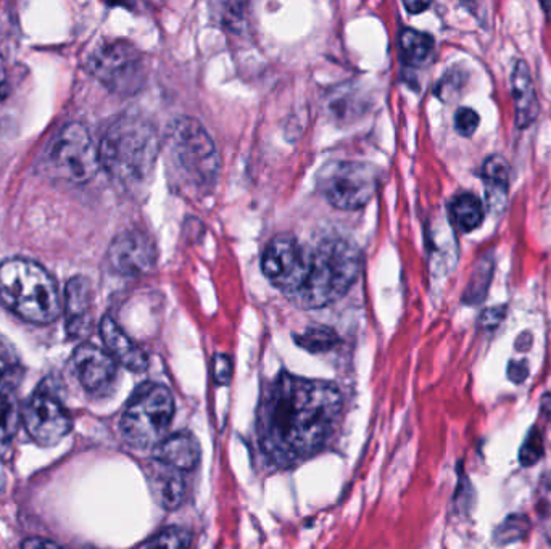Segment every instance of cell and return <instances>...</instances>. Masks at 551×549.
<instances>
[{
    "instance_id": "1",
    "label": "cell",
    "mask_w": 551,
    "mask_h": 549,
    "mask_svg": "<svg viewBox=\"0 0 551 549\" xmlns=\"http://www.w3.org/2000/svg\"><path fill=\"white\" fill-rule=\"evenodd\" d=\"M342 411V395L324 380L282 372L261 395L257 432L261 451L278 466L308 458L324 445Z\"/></svg>"
},
{
    "instance_id": "2",
    "label": "cell",
    "mask_w": 551,
    "mask_h": 549,
    "mask_svg": "<svg viewBox=\"0 0 551 549\" xmlns=\"http://www.w3.org/2000/svg\"><path fill=\"white\" fill-rule=\"evenodd\" d=\"M160 137L157 129L141 116H120L100 139V168L118 186L139 192L152 181Z\"/></svg>"
},
{
    "instance_id": "3",
    "label": "cell",
    "mask_w": 551,
    "mask_h": 549,
    "mask_svg": "<svg viewBox=\"0 0 551 549\" xmlns=\"http://www.w3.org/2000/svg\"><path fill=\"white\" fill-rule=\"evenodd\" d=\"M166 171L174 189L189 197H205L215 189L220 174V153L199 121L181 116L165 137Z\"/></svg>"
},
{
    "instance_id": "4",
    "label": "cell",
    "mask_w": 551,
    "mask_h": 549,
    "mask_svg": "<svg viewBox=\"0 0 551 549\" xmlns=\"http://www.w3.org/2000/svg\"><path fill=\"white\" fill-rule=\"evenodd\" d=\"M361 253L342 237L324 239L308 250L307 273L290 298L303 310H319L339 302L357 282Z\"/></svg>"
},
{
    "instance_id": "5",
    "label": "cell",
    "mask_w": 551,
    "mask_h": 549,
    "mask_svg": "<svg viewBox=\"0 0 551 549\" xmlns=\"http://www.w3.org/2000/svg\"><path fill=\"white\" fill-rule=\"evenodd\" d=\"M0 302L33 324H50L63 310L54 277L26 258H12L0 265Z\"/></svg>"
},
{
    "instance_id": "6",
    "label": "cell",
    "mask_w": 551,
    "mask_h": 549,
    "mask_svg": "<svg viewBox=\"0 0 551 549\" xmlns=\"http://www.w3.org/2000/svg\"><path fill=\"white\" fill-rule=\"evenodd\" d=\"M38 168L54 181L86 184L99 173V145L84 124H65L44 145Z\"/></svg>"
},
{
    "instance_id": "7",
    "label": "cell",
    "mask_w": 551,
    "mask_h": 549,
    "mask_svg": "<svg viewBox=\"0 0 551 549\" xmlns=\"http://www.w3.org/2000/svg\"><path fill=\"white\" fill-rule=\"evenodd\" d=\"M173 416V393L165 385L142 384L121 414V437L134 448H155L165 440Z\"/></svg>"
},
{
    "instance_id": "8",
    "label": "cell",
    "mask_w": 551,
    "mask_h": 549,
    "mask_svg": "<svg viewBox=\"0 0 551 549\" xmlns=\"http://www.w3.org/2000/svg\"><path fill=\"white\" fill-rule=\"evenodd\" d=\"M379 173L357 160H332L316 174V189L332 207L353 211L366 207L376 195Z\"/></svg>"
},
{
    "instance_id": "9",
    "label": "cell",
    "mask_w": 551,
    "mask_h": 549,
    "mask_svg": "<svg viewBox=\"0 0 551 549\" xmlns=\"http://www.w3.org/2000/svg\"><path fill=\"white\" fill-rule=\"evenodd\" d=\"M87 70L108 91L133 95L147 81L144 57L125 39H112L100 44L87 58Z\"/></svg>"
},
{
    "instance_id": "10",
    "label": "cell",
    "mask_w": 551,
    "mask_h": 549,
    "mask_svg": "<svg viewBox=\"0 0 551 549\" xmlns=\"http://www.w3.org/2000/svg\"><path fill=\"white\" fill-rule=\"evenodd\" d=\"M308 248L290 234L273 237L261 255V269L266 279L290 297L299 289L307 273Z\"/></svg>"
},
{
    "instance_id": "11",
    "label": "cell",
    "mask_w": 551,
    "mask_h": 549,
    "mask_svg": "<svg viewBox=\"0 0 551 549\" xmlns=\"http://www.w3.org/2000/svg\"><path fill=\"white\" fill-rule=\"evenodd\" d=\"M21 422L29 437L42 446H55L70 434L73 419L49 390H36L21 408Z\"/></svg>"
},
{
    "instance_id": "12",
    "label": "cell",
    "mask_w": 551,
    "mask_h": 549,
    "mask_svg": "<svg viewBox=\"0 0 551 549\" xmlns=\"http://www.w3.org/2000/svg\"><path fill=\"white\" fill-rule=\"evenodd\" d=\"M157 247L149 234L142 231H125L118 234L108 247L110 268L123 277L145 276L157 265Z\"/></svg>"
},
{
    "instance_id": "13",
    "label": "cell",
    "mask_w": 551,
    "mask_h": 549,
    "mask_svg": "<svg viewBox=\"0 0 551 549\" xmlns=\"http://www.w3.org/2000/svg\"><path fill=\"white\" fill-rule=\"evenodd\" d=\"M71 364L79 384L91 395H104L115 384L116 361L108 351L92 343H81L73 353Z\"/></svg>"
},
{
    "instance_id": "14",
    "label": "cell",
    "mask_w": 551,
    "mask_h": 549,
    "mask_svg": "<svg viewBox=\"0 0 551 549\" xmlns=\"http://www.w3.org/2000/svg\"><path fill=\"white\" fill-rule=\"evenodd\" d=\"M63 316L71 339H84L94 324V294L91 281L84 276L71 277L63 292Z\"/></svg>"
},
{
    "instance_id": "15",
    "label": "cell",
    "mask_w": 551,
    "mask_h": 549,
    "mask_svg": "<svg viewBox=\"0 0 551 549\" xmlns=\"http://www.w3.org/2000/svg\"><path fill=\"white\" fill-rule=\"evenodd\" d=\"M99 329L100 337L113 360L133 372H144L149 368V356L145 355V351L118 326V322L112 316H104Z\"/></svg>"
},
{
    "instance_id": "16",
    "label": "cell",
    "mask_w": 551,
    "mask_h": 549,
    "mask_svg": "<svg viewBox=\"0 0 551 549\" xmlns=\"http://www.w3.org/2000/svg\"><path fill=\"white\" fill-rule=\"evenodd\" d=\"M155 461L174 467L181 472L194 471L200 463V445L197 438L189 432L166 437L154 448Z\"/></svg>"
},
{
    "instance_id": "17",
    "label": "cell",
    "mask_w": 551,
    "mask_h": 549,
    "mask_svg": "<svg viewBox=\"0 0 551 549\" xmlns=\"http://www.w3.org/2000/svg\"><path fill=\"white\" fill-rule=\"evenodd\" d=\"M511 92L514 100V116L519 129L529 128L539 116V100L535 94L531 70L524 60L514 65L511 75Z\"/></svg>"
},
{
    "instance_id": "18",
    "label": "cell",
    "mask_w": 551,
    "mask_h": 549,
    "mask_svg": "<svg viewBox=\"0 0 551 549\" xmlns=\"http://www.w3.org/2000/svg\"><path fill=\"white\" fill-rule=\"evenodd\" d=\"M149 482L155 498L162 508L174 511L183 504L186 496V482L183 472L155 461L149 467Z\"/></svg>"
},
{
    "instance_id": "19",
    "label": "cell",
    "mask_w": 551,
    "mask_h": 549,
    "mask_svg": "<svg viewBox=\"0 0 551 549\" xmlns=\"http://www.w3.org/2000/svg\"><path fill=\"white\" fill-rule=\"evenodd\" d=\"M482 179H484L485 192L490 210L500 211L505 208L508 199V187H510V165L502 155H492L484 161L482 166Z\"/></svg>"
},
{
    "instance_id": "20",
    "label": "cell",
    "mask_w": 551,
    "mask_h": 549,
    "mask_svg": "<svg viewBox=\"0 0 551 549\" xmlns=\"http://www.w3.org/2000/svg\"><path fill=\"white\" fill-rule=\"evenodd\" d=\"M21 422V408L12 385L0 382V461L12 453L13 438Z\"/></svg>"
},
{
    "instance_id": "21",
    "label": "cell",
    "mask_w": 551,
    "mask_h": 549,
    "mask_svg": "<svg viewBox=\"0 0 551 549\" xmlns=\"http://www.w3.org/2000/svg\"><path fill=\"white\" fill-rule=\"evenodd\" d=\"M448 211H450L453 226L464 234L479 228L485 218V208L481 199L469 192L455 195Z\"/></svg>"
},
{
    "instance_id": "22",
    "label": "cell",
    "mask_w": 551,
    "mask_h": 549,
    "mask_svg": "<svg viewBox=\"0 0 551 549\" xmlns=\"http://www.w3.org/2000/svg\"><path fill=\"white\" fill-rule=\"evenodd\" d=\"M434 39L418 29L406 28L400 33V50L408 67H424L434 54Z\"/></svg>"
},
{
    "instance_id": "23",
    "label": "cell",
    "mask_w": 551,
    "mask_h": 549,
    "mask_svg": "<svg viewBox=\"0 0 551 549\" xmlns=\"http://www.w3.org/2000/svg\"><path fill=\"white\" fill-rule=\"evenodd\" d=\"M493 269H495V263H493L492 255L482 256L474 268L473 276L469 279L468 287L463 295L464 302L469 305L484 302L485 295L489 292L490 282H492Z\"/></svg>"
},
{
    "instance_id": "24",
    "label": "cell",
    "mask_w": 551,
    "mask_h": 549,
    "mask_svg": "<svg viewBox=\"0 0 551 549\" xmlns=\"http://www.w3.org/2000/svg\"><path fill=\"white\" fill-rule=\"evenodd\" d=\"M529 530H531V521H529V517L526 514H511L495 529L493 541L498 546L518 543V541L524 540L527 537Z\"/></svg>"
},
{
    "instance_id": "25",
    "label": "cell",
    "mask_w": 551,
    "mask_h": 549,
    "mask_svg": "<svg viewBox=\"0 0 551 549\" xmlns=\"http://www.w3.org/2000/svg\"><path fill=\"white\" fill-rule=\"evenodd\" d=\"M300 347L311 353H324L332 350L339 343V335L334 329L326 326H311L303 334L295 337Z\"/></svg>"
},
{
    "instance_id": "26",
    "label": "cell",
    "mask_w": 551,
    "mask_h": 549,
    "mask_svg": "<svg viewBox=\"0 0 551 549\" xmlns=\"http://www.w3.org/2000/svg\"><path fill=\"white\" fill-rule=\"evenodd\" d=\"M189 546H191L189 532L179 527H170L133 549H189Z\"/></svg>"
},
{
    "instance_id": "27",
    "label": "cell",
    "mask_w": 551,
    "mask_h": 549,
    "mask_svg": "<svg viewBox=\"0 0 551 549\" xmlns=\"http://www.w3.org/2000/svg\"><path fill=\"white\" fill-rule=\"evenodd\" d=\"M20 358L4 339H0V382L15 387L21 377Z\"/></svg>"
},
{
    "instance_id": "28",
    "label": "cell",
    "mask_w": 551,
    "mask_h": 549,
    "mask_svg": "<svg viewBox=\"0 0 551 549\" xmlns=\"http://www.w3.org/2000/svg\"><path fill=\"white\" fill-rule=\"evenodd\" d=\"M543 453H545V445H543L542 432L532 427L519 450V463L524 467L534 466L543 458Z\"/></svg>"
},
{
    "instance_id": "29",
    "label": "cell",
    "mask_w": 551,
    "mask_h": 549,
    "mask_svg": "<svg viewBox=\"0 0 551 549\" xmlns=\"http://www.w3.org/2000/svg\"><path fill=\"white\" fill-rule=\"evenodd\" d=\"M479 123H481V118L474 112L473 108L463 107L456 112L455 128L463 137L473 136Z\"/></svg>"
},
{
    "instance_id": "30",
    "label": "cell",
    "mask_w": 551,
    "mask_h": 549,
    "mask_svg": "<svg viewBox=\"0 0 551 549\" xmlns=\"http://www.w3.org/2000/svg\"><path fill=\"white\" fill-rule=\"evenodd\" d=\"M213 379L216 380V384L226 385L229 384L232 376V361L228 355L224 353H216L213 356L212 361Z\"/></svg>"
},
{
    "instance_id": "31",
    "label": "cell",
    "mask_w": 551,
    "mask_h": 549,
    "mask_svg": "<svg viewBox=\"0 0 551 549\" xmlns=\"http://www.w3.org/2000/svg\"><path fill=\"white\" fill-rule=\"evenodd\" d=\"M540 506H542L539 512H542L543 530H545V537L551 545V483L548 485L545 495L542 496Z\"/></svg>"
},
{
    "instance_id": "32",
    "label": "cell",
    "mask_w": 551,
    "mask_h": 549,
    "mask_svg": "<svg viewBox=\"0 0 551 549\" xmlns=\"http://www.w3.org/2000/svg\"><path fill=\"white\" fill-rule=\"evenodd\" d=\"M508 377L514 384H522L529 377V366L526 361H511L508 364Z\"/></svg>"
},
{
    "instance_id": "33",
    "label": "cell",
    "mask_w": 551,
    "mask_h": 549,
    "mask_svg": "<svg viewBox=\"0 0 551 549\" xmlns=\"http://www.w3.org/2000/svg\"><path fill=\"white\" fill-rule=\"evenodd\" d=\"M506 308L505 306H497V308H490V310L484 311L481 316V324L487 329H493L497 327L500 322L505 318Z\"/></svg>"
},
{
    "instance_id": "34",
    "label": "cell",
    "mask_w": 551,
    "mask_h": 549,
    "mask_svg": "<svg viewBox=\"0 0 551 549\" xmlns=\"http://www.w3.org/2000/svg\"><path fill=\"white\" fill-rule=\"evenodd\" d=\"M21 549H67L62 548V546L57 545L54 541L46 540V538H26L23 543H21Z\"/></svg>"
},
{
    "instance_id": "35",
    "label": "cell",
    "mask_w": 551,
    "mask_h": 549,
    "mask_svg": "<svg viewBox=\"0 0 551 549\" xmlns=\"http://www.w3.org/2000/svg\"><path fill=\"white\" fill-rule=\"evenodd\" d=\"M9 94V76L5 67L4 55L0 52V102Z\"/></svg>"
},
{
    "instance_id": "36",
    "label": "cell",
    "mask_w": 551,
    "mask_h": 549,
    "mask_svg": "<svg viewBox=\"0 0 551 549\" xmlns=\"http://www.w3.org/2000/svg\"><path fill=\"white\" fill-rule=\"evenodd\" d=\"M532 345V335L531 332H522L519 335L518 340H516V350L527 351L531 348Z\"/></svg>"
},
{
    "instance_id": "37",
    "label": "cell",
    "mask_w": 551,
    "mask_h": 549,
    "mask_svg": "<svg viewBox=\"0 0 551 549\" xmlns=\"http://www.w3.org/2000/svg\"><path fill=\"white\" fill-rule=\"evenodd\" d=\"M7 490V472H5L4 461H0V498Z\"/></svg>"
},
{
    "instance_id": "38",
    "label": "cell",
    "mask_w": 551,
    "mask_h": 549,
    "mask_svg": "<svg viewBox=\"0 0 551 549\" xmlns=\"http://www.w3.org/2000/svg\"><path fill=\"white\" fill-rule=\"evenodd\" d=\"M405 7L410 13H419L426 10L429 4H424V2H413V4H410V2H408V4H405Z\"/></svg>"
}]
</instances>
